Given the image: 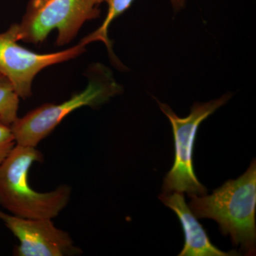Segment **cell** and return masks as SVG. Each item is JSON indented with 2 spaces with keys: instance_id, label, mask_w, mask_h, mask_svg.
<instances>
[{
  "instance_id": "cell-6",
  "label": "cell",
  "mask_w": 256,
  "mask_h": 256,
  "mask_svg": "<svg viewBox=\"0 0 256 256\" xmlns=\"http://www.w3.org/2000/svg\"><path fill=\"white\" fill-rule=\"evenodd\" d=\"M18 25H11L8 31L0 34V74L11 82L18 98L32 96L34 78L44 68L76 58L86 50L85 45L76 46L50 54H38L20 46Z\"/></svg>"
},
{
  "instance_id": "cell-9",
  "label": "cell",
  "mask_w": 256,
  "mask_h": 256,
  "mask_svg": "<svg viewBox=\"0 0 256 256\" xmlns=\"http://www.w3.org/2000/svg\"><path fill=\"white\" fill-rule=\"evenodd\" d=\"M98 4L106 2L108 5L107 16L102 25L95 32L82 38L80 43L86 46L89 43L94 42H102L107 46L108 50L111 55L114 56L112 50V44L108 36V31L110 24L114 20L118 18L124 12L127 11L134 0H95Z\"/></svg>"
},
{
  "instance_id": "cell-7",
  "label": "cell",
  "mask_w": 256,
  "mask_h": 256,
  "mask_svg": "<svg viewBox=\"0 0 256 256\" xmlns=\"http://www.w3.org/2000/svg\"><path fill=\"white\" fill-rule=\"evenodd\" d=\"M0 220L20 242L14 249L15 256H64L82 252L74 246L70 235L56 228L50 218H24L0 210Z\"/></svg>"
},
{
  "instance_id": "cell-8",
  "label": "cell",
  "mask_w": 256,
  "mask_h": 256,
  "mask_svg": "<svg viewBox=\"0 0 256 256\" xmlns=\"http://www.w3.org/2000/svg\"><path fill=\"white\" fill-rule=\"evenodd\" d=\"M161 202L178 216L184 234V245L178 256H232L236 252H224L210 242L206 230L202 226L191 208L185 202L182 193L171 192L160 194Z\"/></svg>"
},
{
  "instance_id": "cell-1",
  "label": "cell",
  "mask_w": 256,
  "mask_h": 256,
  "mask_svg": "<svg viewBox=\"0 0 256 256\" xmlns=\"http://www.w3.org/2000/svg\"><path fill=\"white\" fill-rule=\"evenodd\" d=\"M188 206L196 218H210L234 246L246 255L256 254V163L236 180H229L210 195H190Z\"/></svg>"
},
{
  "instance_id": "cell-11",
  "label": "cell",
  "mask_w": 256,
  "mask_h": 256,
  "mask_svg": "<svg viewBox=\"0 0 256 256\" xmlns=\"http://www.w3.org/2000/svg\"><path fill=\"white\" fill-rule=\"evenodd\" d=\"M15 146L16 142L11 127L0 120V165Z\"/></svg>"
},
{
  "instance_id": "cell-10",
  "label": "cell",
  "mask_w": 256,
  "mask_h": 256,
  "mask_svg": "<svg viewBox=\"0 0 256 256\" xmlns=\"http://www.w3.org/2000/svg\"><path fill=\"white\" fill-rule=\"evenodd\" d=\"M20 98L11 82L0 74V120L11 126L18 118Z\"/></svg>"
},
{
  "instance_id": "cell-5",
  "label": "cell",
  "mask_w": 256,
  "mask_h": 256,
  "mask_svg": "<svg viewBox=\"0 0 256 256\" xmlns=\"http://www.w3.org/2000/svg\"><path fill=\"white\" fill-rule=\"evenodd\" d=\"M100 15L95 0H30L18 25V40L38 44L57 30L56 44L72 41L84 23Z\"/></svg>"
},
{
  "instance_id": "cell-2",
  "label": "cell",
  "mask_w": 256,
  "mask_h": 256,
  "mask_svg": "<svg viewBox=\"0 0 256 256\" xmlns=\"http://www.w3.org/2000/svg\"><path fill=\"white\" fill-rule=\"evenodd\" d=\"M43 154L34 146L16 144L0 165V206L24 218L53 220L70 201L72 190L60 185L54 191L41 193L32 188L28 173Z\"/></svg>"
},
{
  "instance_id": "cell-4",
  "label": "cell",
  "mask_w": 256,
  "mask_h": 256,
  "mask_svg": "<svg viewBox=\"0 0 256 256\" xmlns=\"http://www.w3.org/2000/svg\"><path fill=\"white\" fill-rule=\"evenodd\" d=\"M232 96L228 92L204 104L196 102L184 118L178 117L169 106L158 101L160 110L170 120L174 141V164L164 178V193L186 192L188 196L206 194V188L198 181L194 170L193 152L197 131L200 124L225 105Z\"/></svg>"
},
{
  "instance_id": "cell-12",
  "label": "cell",
  "mask_w": 256,
  "mask_h": 256,
  "mask_svg": "<svg viewBox=\"0 0 256 256\" xmlns=\"http://www.w3.org/2000/svg\"><path fill=\"white\" fill-rule=\"evenodd\" d=\"M172 5L175 11H180L184 8L186 0H170Z\"/></svg>"
},
{
  "instance_id": "cell-3",
  "label": "cell",
  "mask_w": 256,
  "mask_h": 256,
  "mask_svg": "<svg viewBox=\"0 0 256 256\" xmlns=\"http://www.w3.org/2000/svg\"><path fill=\"white\" fill-rule=\"evenodd\" d=\"M92 72L94 76L86 88L68 100L57 105L44 104L22 118H18L10 126L16 144L36 148L73 111L84 106H100L121 92L122 88L108 69L98 65Z\"/></svg>"
}]
</instances>
